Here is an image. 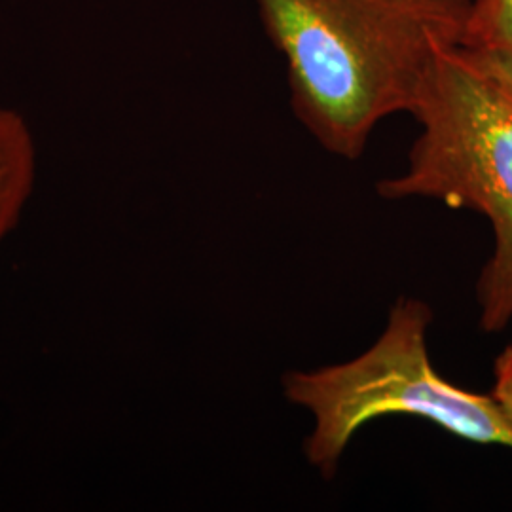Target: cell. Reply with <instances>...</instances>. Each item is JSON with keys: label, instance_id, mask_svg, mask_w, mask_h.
<instances>
[{"label": "cell", "instance_id": "1", "mask_svg": "<svg viewBox=\"0 0 512 512\" xmlns=\"http://www.w3.org/2000/svg\"><path fill=\"white\" fill-rule=\"evenodd\" d=\"M285 57L296 118L357 160L374 128L414 107L435 57L463 44L471 0H255Z\"/></svg>", "mask_w": 512, "mask_h": 512}, {"label": "cell", "instance_id": "2", "mask_svg": "<svg viewBox=\"0 0 512 512\" xmlns=\"http://www.w3.org/2000/svg\"><path fill=\"white\" fill-rule=\"evenodd\" d=\"M410 114L421 131L401 175L380 181L385 200L427 198L480 213L494 253L476 283L480 327L512 321V76L463 44L442 50Z\"/></svg>", "mask_w": 512, "mask_h": 512}, {"label": "cell", "instance_id": "3", "mask_svg": "<svg viewBox=\"0 0 512 512\" xmlns=\"http://www.w3.org/2000/svg\"><path fill=\"white\" fill-rule=\"evenodd\" d=\"M431 321L425 302L399 298L382 336L365 353L285 374L287 401L313 416L304 452L321 475H334L357 431L385 416H414L459 439L512 450V423L494 395L458 387L435 370L427 348Z\"/></svg>", "mask_w": 512, "mask_h": 512}, {"label": "cell", "instance_id": "4", "mask_svg": "<svg viewBox=\"0 0 512 512\" xmlns=\"http://www.w3.org/2000/svg\"><path fill=\"white\" fill-rule=\"evenodd\" d=\"M37 181V145L27 120L0 107V245L18 226Z\"/></svg>", "mask_w": 512, "mask_h": 512}, {"label": "cell", "instance_id": "5", "mask_svg": "<svg viewBox=\"0 0 512 512\" xmlns=\"http://www.w3.org/2000/svg\"><path fill=\"white\" fill-rule=\"evenodd\" d=\"M463 46L494 59L512 76V0H471Z\"/></svg>", "mask_w": 512, "mask_h": 512}, {"label": "cell", "instance_id": "6", "mask_svg": "<svg viewBox=\"0 0 512 512\" xmlns=\"http://www.w3.org/2000/svg\"><path fill=\"white\" fill-rule=\"evenodd\" d=\"M494 378L492 395L512 423V344L495 359Z\"/></svg>", "mask_w": 512, "mask_h": 512}]
</instances>
